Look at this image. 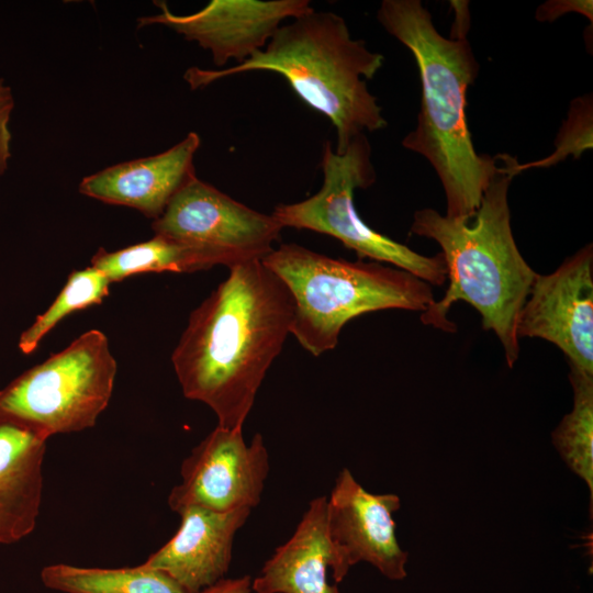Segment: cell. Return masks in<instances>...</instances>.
Returning <instances> with one entry per match:
<instances>
[{"label":"cell","mask_w":593,"mask_h":593,"mask_svg":"<svg viewBox=\"0 0 593 593\" xmlns=\"http://www.w3.org/2000/svg\"><path fill=\"white\" fill-rule=\"evenodd\" d=\"M228 269V277L191 312L171 361L187 399L210 406L217 426L243 429L291 334L295 306L288 287L261 259Z\"/></svg>","instance_id":"6da1fadb"},{"label":"cell","mask_w":593,"mask_h":593,"mask_svg":"<svg viewBox=\"0 0 593 593\" xmlns=\"http://www.w3.org/2000/svg\"><path fill=\"white\" fill-rule=\"evenodd\" d=\"M377 19L411 51L419 71L417 125L402 145L435 169L446 197V215L470 222L502 171L495 158L475 152L468 128L467 90L479 69L472 48L467 38L443 36L419 0H383Z\"/></svg>","instance_id":"7a4b0ae2"},{"label":"cell","mask_w":593,"mask_h":593,"mask_svg":"<svg viewBox=\"0 0 593 593\" xmlns=\"http://www.w3.org/2000/svg\"><path fill=\"white\" fill-rule=\"evenodd\" d=\"M511 179L502 167L485 190L473 222L426 208L414 213L411 233L439 245L449 280L444 296L421 314L422 323L454 333L457 326L447 314L456 301H466L481 315L483 329L496 335L512 368L519 356L518 315L537 272L513 236L507 199Z\"/></svg>","instance_id":"3957f363"},{"label":"cell","mask_w":593,"mask_h":593,"mask_svg":"<svg viewBox=\"0 0 593 593\" xmlns=\"http://www.w3.org/2000/svg\"><path fill=\"white\" fill-rule=\"evenodd\" d=\"M383 60L365 41L351 37L340 15L313 10L282 24L262 49L243 63L222 69L190 67L183 79L195 90L248 71L277 72L304 103L332 122L337 133L335 152L343 154L365 131L387 126L366 82Z\"/></svg>","instance_id":"277c9868"},{"label":"cell","mask_w":593,"mask_h":593,"mask_svg":"<svg viewBox=\"0 0 593 593\" xmlns=\"http://www.w3.org/2000/svg\"><path fill=\"white\" fill-rule=\"evenodd\" d=\"M261 261L290 290L291 334L315 357L334 349L356 316L389 309L423 313L436 301L430 284L378 261L332 258L294 243L281 244Z\"/></svg>","instance_id":"5b68a950"},{"label":"cell","mask_w":593,"mask_h":593,"mask_svg":"<svg viewBox=\"0 0 593 593\" xmlns=\"http://www.w3.org/2000/svg\"><path fill=\"white\" fill-rule=\"evenodd\" d=\"M116 368L107 336L90 329L0 390V423L45 440L93 427L110 402Z\"/></svg>","instance_id":"8992f818"},{"label":"cell","mask_w":593,"mask_h":593,"mask_svg":"<svg viewBox=\"0 0 593 593\" xmlns=\"http://www.w3.org/2000/svg\"><path fill=\"white\" fill-rule=\"evenodd\" d=\"M371 148L365 134L355 137L343 154L326 143L322 155L323 184L312 197L291 204H279L272 216L282 227L309 230L338 239L360 260L389 262L430 286L447 280L441 253L421 255L404 244L372 230L354 204L356 189H367L376 180Z\"/></svg>","instance_id":"52a82bcc"},{"label":"cell","mask_w":593,"mask_h":593,"mask_svg":"<svg viewBox=\"0 0 593 593\" xmlns=\"http://www.w3.org/2000/svg\"><path fill=\"white\" fill-rule=\"evenodd\" d=\"M269 469L259 433L246 444L243 429L216 426L182 461L181 482L170 491L168 504L177 513L188 506L251 510L261 500Z\"/></svg>","instance_id":"ba28073f"},{"label":"cell","mask_w":593,"mask_h":593,"mask_svg":"<svg viewBox=\"0 0 593 593\" xmlns=\"http://www.w3.org/2000/svg\"><path fill=\"white\" fill-rule=\"evenodd\" d=\"M152 228L155 235L251 260L275 249L283 227L272 215L257 212L194 177L153 221Z\"/></svg>","instance_id":"9c48e42d"},{"label":"cell","mask_w":593,"mask_h":593,"mask_svg":"<svg viewBox=\"0 0 593 593\" xmlns=\"http://www.w3.org/2000/svg\"><path fill=\"white\" fill-rule=\"evenodd\" d=\"M400 506L396 494L368 492L347 468L338 473L326 503L331 570L336 583L360 561L369 562L389 580L406 578L409 553L399 545L393 519Z\"/></svg>","instance_id":"30bf717a"},{"label":"cell","mask_w":593,"mask_h":593,"mask_svg":"<svg viewBox=\"0 0 593 593\" xmlns=\"http://www.w3.org/2000/svg\"><path fill=\"white\" fill-rule=\"evenodd\" d=\"M516 334L556 345L568 362L593 374V246L586 244L551 273H537Z\"/></svg>","instance_id":"8fae6325"},{"label":"cell","mask_w":593,"mask_h":593,"mask_svg":"<svg viewBox=\"0 0 593 593\" xmlns=\"http://www.w3.org/2000/svg\"><path fill=\"white\" fill-rule=\"evenodd\" d=\"M159 12L138 19V27L159 24L211 52L222 69L262 49L283 22L314 10L309 0H212L201 10L177 14L165 1H155Z\"/></svg>","instance_id":"7c38bea8"},{"label":"cell","mask_w":593,"mask_h":593,"mask_svg":"<svg viewBox=\"0 0 593 593\" xmlns=\"http://www.w3.org/2000/svg\"><path fill=\"white\" fill-rule=\"evenodd\" d=\"M250 511L184 507L178 512L181 523L177 533L142 564L166 572L188 593H199L224 579L235 534Z\"/></svg>","instance_id":"4fadbf2b"},{"label":"cell","mask_w":593,"mask_h":593,"mask_svg":"<svg viewBox=\"0 0 593 593\" xmlns=\"http://www.w3.org/2000/svg\"><path fill=\"white\" fill-rule=\"evenodd\" d=\"M200 144V136L190 132L163 153L123 161L85 177L79 192L108 204L135 209L156 220L197 177L193 158Z\"/></svg>","instance_id":"5bb4252c"},{"label":"cell","mask_w":593,"mask_h":593,"mask_svg":"<svg viewBox=\"0 0 593 593\" xmlns=\"http://www.w3.org/2000/svg\"><path fill=\"white\" fill-rule=\"evenodd\" d=\"M326 496L313 499L293 535L251 581L255 593H340L327 581L333 553L326 530Z\"/></svg>","instance_id":"9a60e30c"},{"label":"cell","mask_w":593,"mask_h":593,"mask_svg":"<svg viewBox=\"0 0 593 593\" xmlns=\"http://www.w3.org/2000/svg\"><path fill=\"white\" fill-rule=\"evenodd\" d=\"M45 450V439L0 423V544H14L35 528Z\"/></svg>","instance_id":"2e32d148"},{"label":"cell","mask_w":593,"mask_h":593,"mask_svg":"<svg viewBox=\"0 0 593 593\" xmlns=\"http://www.w3.org/2000/svg\"><path fill=\"white\" fill-rule=\"evenodd\" d=\"M244 261L247 260L224 250L155 235L148 240L114 251L100 248L91 258V267L110 282H118L144 272H193L219 265L230 268Z\"/></svg>","instance_id":"e0dca14e"},{"label":"cell","mask_w":593,"mask_h":593,"mask_svg":"<svg viewBox=\"0 0 593 593\" xmlns=\"http://www.w3.org/2000/svg\"><path fill=\"white\" fill-rule=\"evenodd\" d=\"M43 583L65 593H188L164 571L134 568H82L51 564L41 571Z\"/></svg>","instance_id":"ac0fdd59"},{"label":"cell","mask_w":593,"mask_h":593,"mask_svg":"<svg viewBox=\"0 0 593 593\" xmlns=\"http://www.w3.org/2000/svg\"><path fill=\"white\" fill-rule=\"evenodd\" d=\"M573 406L551 433L552 445L568 468L581 478L593 502V374L569 363Z\"/></svg>","instance_id":"d6986e66"},{"label":"cell","mask_w":593,"mask_h":593,"mask_svg":"<svg viewBox=\"0 0 593 593\" xmlns=\"http://www.w3.org/2000/svg\"><path fill=\"white\" fill-rule=\"evenodd\" d=\"M110 283L103 273L91 266L72 271L49 307L37 315L34 323L21 334L20 350L25 355L33 353L42 338L64 317L75 311L101 304L109 295Z\"/></svg>","instance_id":"ffe728a7"},{"label":"cell","mask_w":593,"mask_h":593,"mask_svg":"<svg viewBox=\"0 0 593 593\" xmlns=\"http://www.w3.org/2000/svg\"><path fill=\"white\" fill-rule=\"evenodd\" d=\"M592 97L586 94L570 103L568 118L563 122L556 138L555 152L546 158L527 164H518L508 155H500L504 163L503 170L512 178L518 172L533 167H550L557 165L568 156L580 158L582 153L592 148Z\"/></svg>","instance_id":"44dd1931"},{"label":"cell","mask_w":593,"mask_h":593,"mask_svg":"<svg viewBox=\"0 0 593 593\" xmlns=\"http://www.w3.org/2000/svg\"><path fill=\"white\" fill-rule=\"evenodd\" d=\"M14 109V97L11 87L0 78V177L7 171L11 158L12 135L9 128Z\"/></svg>","instance_id":"7402d4cb"},{"label":"cell","mask_w":593,"mask_h":593,"mask_svg":"<svg viewBox=\"0 0 593 593\" xmlns=\"http://www.w3.org/2000/svg\"><path fill=\"white\" fill-rule=\"evenodd\" d=\"M568 12H577L585 15L590 22L593 21L591 0H555L548 1L536 11L538 21L551 22Z\"/></svg>","instance_id":"603a6c76"},{"label":"cell","mask_w":593,"mask_h":593,"mask_svg":"<svg viewBox=\"0 0 593 593\" xmlns=\"http://www.w3.org/2000/svg\"><path fill=\"white\" fill-rule=\"evenodd\" d=\"M199 593H255L248 575L238 579H222Z\"/></svg>","instance_id":"cb8c5ba5"},{"label":"cell","mask_w":593,"mask_h":593,"mask_svg":"<svg viewBox=\"0 0 593 593\" xmlns=\"http://www.w3.org/2000/svg\"><path fill=\"white\" fill-rule=\"evenodd\" d=\"M455 10V24L452 27L451 40H465L469 29L468 1H450Z\"/></svg>","instance_id":"d4e9b609"}]
</instances>
